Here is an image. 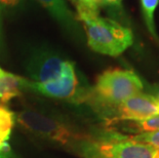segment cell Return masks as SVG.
<instances>
[{
  "instance_id": "cell-1",
  "label": "cell",
  "mask_w": 159,
  "mask_h": 158,
  "mask_svg": "<svg viewBox=\"0 0 159 158\" xmlns=\"http://www.w3.org/2000/svg\"><path fill=\"white\" fill-rule=\"evenodd\" d=\"M143 87L141 78L131 70L108 69L98 76L96 85L87 93L86 100L107 111L142 93Z\"/></svg>"
},
{
  "instance_id": "cell-12",
  "label": "cell",
  "mask_w": 159,
  "mask_h": 158,
  "mask_svg": "<svg viewBox=\"0 0 159 158\" xmlns=\"http://www.w3.org/2000/svg\"><path fill=\"white\" fill-rule=\"evenodd\" d=\"M141 3L144 13V19L149 31H150L152 36L155 37V38H158L154 24V11L157 7L159 0H141Z\"/></svg>"
},
{
  "instance_id": "cell-16",
  "label": "cell",
  "mask_w": 159,
  "mask_h": 158,
  "mask_svg": "<svg viewBox=\"0 0 159 158\" xmlns=\"http://www.w3.org/2000/svg\"><path fill=\"white\" fill-rule=\"evenodd\" d=\"M21 2L22 0H0V9L2 7H16Z\"/></svg>"
},
{
  "instance_id": "cell-9",
  "label": "cell",
  "mask_w": 159,
  "mask_h": 158,
  "mask_svg": "<svg viewBox=\"0 0 159 158\" xmlns=\"http://www.w3.org/2000/svg\"><path fill=\"white\" fill-rule=\"evenodd\" d=\"M57 22L68 28L75 27L76 18L67 6L65 0H37Z\"/></svg>"
},
{
  "instance_id": "cell-2",
  "label": "cell",
  "mask_w": 159,
  "mask_h": 158,
  "mask_svg": "<svg viewBox=\"0 0 159 158\" xmlns=\"http://www.w3.org/2000/svg\"><path fill=\"white\" fill-rule=\"evenodd\" d=\"M78 21L83 24L89 46L102 55L118 56L134 42L131 30L112 19L96 15Z\"/></svg>"
},
{
  "instance_id": "cell-3",
  "label": "cell",
  "mask_w": 159,
  "mask_h": 158,
  "mask_svg": "<svg viewBox=\"0 0 159 158\" xmlns=\"http://www.w3.org/2000/svg\"><path fill=\"white\" fill-rule=\"evenodd\" d=\"M78 148L84 158H152L155 150L131 136L117 133H106L94 139L85 137Z\"/></svg>"
},
{
  "instance_id": "cell-17",
  "label": "cell",
  "mask_w": 159,
  "mask_h": 158,
  "mask_svg": "<svg viewBox=\"0 0 159 158\" xmlns=\"http://www.w3.org/2000/svg\"><path fill=\"white\" fill-rule=\"evenodd\" d=\"M152 158H159V148H155Z\"/></svg>"
},
{
  "instance_id": "cell-4",
  "label": "cell",
  "mask_w": 159,
  "mask_h": 158,
  "mask_svg": "<svg viewBox=\"0 0 159 158\" xmlns=\"http://www.w3.org/2000/svg\"><path fill=\"white\" fill-rule=\"evenodd\" d=\"M19 124L28 132L45 138L63 146H76L85 139L82 134L74 133L69 126L52 117L33 110H25L16 116Z\"/></svg>"
},
{
  "instance_id": "cell-18",
  "label": "cell",
  "mask_w": 159,
  "mask_h": 158,
  "mask_svg": "<svg viewBox=\"0 0 159 158\" xmlns=\"http://www.w3.org/2000/svg\"><path fill=\"white\" fill-rule=\"evenodd\" d=\"M154 97H156L157 101H158V103H159V85L156 87V90H155V96Z\"/></svg>"
},
{
  "instance_id": "cell-5",
  "label": "cell",
  "mask_w": 159,
  "mask_h": 158,
  "mask_svg": "<svg viewBox=\"0 0 159 158\" xmlns=\"http://www.w3.org/2000/svg\"><path fill=\"white\" fill-rule=\"evenodd\" d=\"M108 111L110 123L142 120L159 114V103L154 96L140 93Z\"/></svg>"
},
{
  "instance_id": "cell-14",
  "label": "cell",
  "mask_w": 159,
  "mask_h": 158,
  "mask_svg": "<svg viewBox=\"0 0 159 158\" xmlns=\"http://www.w3.org/2000/svg\"><path fill=\"white\" fill-rule=\"evenodd\" d=\"M77 4H82L84 6H86V7H89L96 11H99L100 8L102 7L103 5H105L104 0H78Z\"/></svg>"
},
{
  "instance_id": "cell-20",
  "label": "cell",
  "mask_w": 159,
  "mask_h": 158,
  "mask_svg": "<svg viewBox=\"0 0 159 158\" xmlns=\"http://www.w3.org/2000/svg\"><path fill=\"white\" fill-rule=\"evenodd\" d=\"M0 158H9V156H5V155H2V154H0Z\"/></svg>"
},
{
  "instance_id": "cell-19",
  "label": "cell",
  "mask_w": 159,
  "mask_h": 158,
  "mask_svg": "<svg viewBox=\"0 0 159 158\" xmlns=\"http://www.w3.org/2000/svg\"><path fill=\"white\" fill-rule=\"evenodd\" d=\"M70 1L72 2L74 5H76V4H77V2H78V0H70Z\"/></svg>"
},
{
  "instance_id": "cell-10",
  "label": "cell",
  "mask_w": 159,
  "mask_h": 158,
  "mask_svg": "<svg viewBox=\"0 0 159 158\" xmlns=\"http://www.w3.org/2000/svg\"><path fill=\"white\" fill-rule=\"evenodd\" d=\"M123 129L129 133H144L159 130V114L151 116L146 119L134 120V121H123Z\"/></svg>"
},
{
  "instance_id": "cell-7",
  "label": "cell",
  "mask_w": 159,
  "mask_h": 158,
  "mask_svg": "<svg viewBox=\"0 0 159 158\" xmlns=\"http://www.w3.org/2000/svg\"><path fill=\"white\" fill-rule=\"evenodd\" d=\"M71 63L49 52H40L32 58L28 70L35 82H48L61 78Z\"/></svg>"
},
{
  "instance_id": "cell-15",
  "label": "cell",
  "mask_w": 159,
  "mask_h": 158,
  "mask_svg": "<svg viewBox=\"0 0 159 158\" xmlns=\"http://www.w3.org/2000/svg\"><path fill=\"white\" fill-rule=\"evenodd\" d=\"M104 4L110 7L114 12L122 11V0H104Z\"/></svg>"
},
{
  "instance_id": "cell-11",
  "label": "cell",
  "mask_w": 159,
  "mask_h": 158,
  "mask_svg": "<svg viewBox=\"0 0 159 158\" xmlns=\"http://www.w3.org/2000/svg\"><path fill=\"white\" fill-rule=\"evenodd\" d=\"M16 123V114L4 105H0V141L8 142Z\"/></svg>"
},
{
  "instance_id": "cell-13",
  "label": "cell",
  "mask_w": 159,
  "mask_h": 158,
  "mask_svg": "<svg viewBox=\"0 0 159 158\" xmlns=\"http://www.w3.org/2000/svg\"><path fill=\"white\" fill-rule=\"evenodd\" d=\"M134 140L138 141V142H142L148 145L153 146L154 148H159V130L152 133H144L131 136Z\"/></svg>"
},
{
  "instance_id": "cell-6",
  "label": "cell",
  "mask_w": 159,
  "mask_h": 158,
  "mask_svg": "<svg viewBox=\"0 0 159 158\" xmlns=\"http://www.w3.org/2000/svg\"><path fill=\"white\" fill-rule=\"evenodd\" d=\"M25 87L33 89L43 96L62 100H86L87 93L79 88V81L77 78L74 64L71 65L59 79L48 82H35L26 80Z\"/></svg>"
},
{
  "instance_id": "cell-8",
  "label": "cell",
  "mask_w": 159,
  "mask_h": 158,
  "mask_svg": "<svg viewBox=\"0 0 159 158\" xmlns=\"http://www.w3.org/2000/svg\"><path fill=\"white\" fill-rule=\"evenodd\" d=\"M25 78L15 74L3 71L0 75V102L6 103L21 95L22 88L25 87Z\"/></svg>"
},
{
  "instance_id": "cell-21",
  "label": "cell",
  "mask_w": 159,
  "mask_h": 158,
  "mask_svg": "<svg viewBox=\"0 0 159 158\" xmlns=\"http://www.w3.org/2000/svg\"><path fill=\"white\" fill-rule=\"evenodd\" d=\"M0 32H1V19H0Z\"/></svg>"
}]
</instances>
